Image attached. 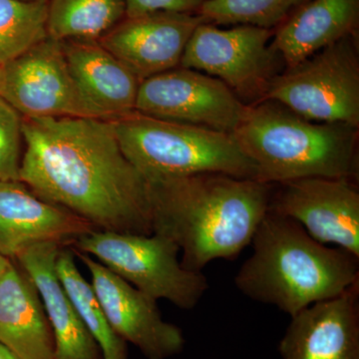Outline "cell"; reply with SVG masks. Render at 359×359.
<instances>
[{"label": "cell", "mask_w": 359, "mask_h": 359, "mask_svg": "<svg viewBox=\"0 0 359 359\" xmlns=\"http://www.w3.org/2000/svg\"><path fill=\"white\" fill-rule=\"evenodd\" d=\"M233 136L263 183L304 178L358 183V128L311 121L282 104L264 100L248 105Z\"/></svg>", "instance_id": "obj_4"}, {"label": "cell", "mask_w": 359, "mask_h": 359, "mask_svg": "<svg viewBox=\"0 0 359 359\" xmlns=\"http://www.w3.org/2000/svg\"><path fill=\"white\" fill-rule=\"evenodd\" d=\"M73 80L90 117L119 119L136 112L140 80L98 40L61 41Z\"/></svg>", "instance_id": "obj_16"}, {"label": "cell", "mask_w": 359, "mask_h": 359, "mask_svg": "<svg viewBox=\"0 0 359 359\" xmlns=\"http://www.w3.org/2000/svg\"><path fill=\"white\" fill-rule=\"evenodd\" d=\"M20 181L97 230L151 235L148 183L127 159L111 120L25 118Z\"/></svg>", "instance_id": "obj_1"}, {"label": "cell", "mask_w": 359, "mask_h": 359, "mask_svg": "<svg viewBox=\"0 0 359 359\" xmlns=\"http://www.w3.org/2000/svg\"><path fill=\"white\" fill-rule=\"evenodd\" d=\"M0 97L25 118L90 117L62 43L50 37L4 65Z\"/></svg>", "instance_id": "obj_11"}, {"label": "cell", "mask_w": 359, "mask_h": 359, "mask_svg": "<svg viewBox=\"0 0 359 359\" xmlns=\"http://www.w3.org/2000/svg\"><path fill=\"white\" fill-rule=\"evenodd\" d=\"M22 115L0 97V181H20Z\"/></svg>", "instance_id": "obj_24"}, {"label": "cell", "mask_w": 359, "mask_h": 359, "mask_svg": "<svg viewBox=\"0 0 359 359\" xmlns=\"http://www.w3.org/2000/svg\"><path fill=\"white\" fill-rule=\"evenodd\" d=\"M264 100L282 104L311 121L359 129L358 35L285 68L271 80Z\"/></svg>", "instance_id": "obj_7"}, {"label": "cell", "mask_w": 359, "mask_h": 359, "mask_svg": "<svg viewBox=\"0 0 359 359\" xmlns=\"http://www.w3.org/2000/svg\"><path fill=\"white\" fill-rule=\"evenodd\" d=\"M247 107L218 78L179 66L140 82L135 111L233 135Z\"/></svg>", "instance_id": "obj_9"}, {"label": "cell", "mask_w": 359, "mask_h": 359, "mask_svg": "<svg viewBox=\"0 0 359 359\" xmlns=\"http://www.w3.org/2000/svg\"><path fill=\"white\" fill-rule=\"evenodd\" d=\"M125 18V0H48L47 35L58 41L99 40Z\"/></svg>", "instance_id": "obj_20"}, {"label": "cell", "mask_w": 359, "mask_h": 359, "mask_svg": "<svg viewBox=\"0 0 359 359\" xmlns=\"http://www.w3.org/2000/svg\"><path fill=\"white\" fill-rule=\"evenodd\" d=\"M26 1H48V0H26Z\"/></svg>", "instance_id": "obj_29"}, {"label": "cell", "mask_w": 359, "mask_h": 359, "mask_svg": "<svg viewBox=\"0 0 359 359\" xmlns=\"http://www.w3.org/2000/svg\"><path fill=\"white\" fill-rule=\"evenodd\" d=\"M72 250L88 269L90 283L116 334L148 359H167L183 351L185 339L181 328L163 320L157 301L89 255Z\"/></svg>", "instance_id": "obj_12"}, {"label": "cell", "mask_w": 359, "mask_h": 359, "mask_svg": "<svg viewBox=\"0 0 359 359\" xmlns=\"http://www.w3.org/2000/svg\"><path fill=\"white\" fill-rule=\"evenodd\" d=\"M72 245L77 252L95 257L115 275L157 302L166 299L189 311L209 290L204 273L184 269L178 245L158 233L96 230L77 238Z\"/></svg>", "instance_id": "obj_6"}, {"label": "cell", "mask_w": 359, "mask_h": 359, "mask_svg": "<svg viewBox=\"0 0 359 359\" xmlns=\"http://www.w3.org/2000/svg\"><path fill=\"white\" fill-rule=\"evenodd\" d=\"M273 30L255 25L222 29L202 22L186 45L180 67L223 81L245 104L259 102L269 83L285 69L271 46Z\"/></svg>", "instance_id": "obj_8"}, {"label": "cell", "mask_w": 359, "mask_h": 359, "mask_svg": "<svg viewBox=\"0 0 359 359\" xmlns=\"http://www.w3.org/2000/svg\"><path fill=\"white\" fill-rule=\"evenodd\" d=\"M269 212L294 221L314 240L359 257L358 183L304 178L273 185Z\"/></svg>", "instance_id": "obj_10"}, {"label": "cell", "mask_w": 359, "mask_h": 359, "mask_svg": "<svg viewBox=\"0 0 359 359\" xmlns=\"http://www.w3.org/2000/svg\"><path fill=\"white\" fill-rule=\"evenodd\" d=\"M0 344L21 359H54V339L32 278L11 264L0 278Z\"/></svg>", "instance_id": "obj_19"}, {"label": "cell", "mask_w": 359, "mask_h": 359, "mask_svg": "<svg viewBox=\"0 0 359 359\" xmlns=\"http://www.w3.org/2000/svg\"><path fill=\"white\" fill-rule=\"evenodd\" d=\"M56 271L85 327L96 342L103 359H126V341L111 327L91 283L85 280L74 261V252L63 247L56 259Z\"/></svg>", "instance_id": "obj_21"}, {"label": "cell", "mask_w": 359, "mask_h": 359, "mask_svg": "<svg viewBox=\"0 0 359 359\" xmlns=\"http://www.w3.org/2000/svg\"><path fill=\"white\" fill-rule=\"evenodd\" d=\"M47 35V1L0 0V62L18 57Z\"/></svg>", "instance_id": "obj_22"}, {"label": "cell", "mask_w": 359, "mask_h": 359, "mask_svg": "<svg viewBox=\"0 0 359 359\" xmlns=\"http://www.w3.org/2000/svg\"><path fill=\"white\" fill-rule=\"evenodd\" d=\"M88 221L40 199L20 181H0V252L9 259L42 243L65 247L96 231Z\"/></svg>", "instance_id": "obj_14"}, {"label": "cell", "mask_w": 359, "mask_h": 359, "mask_svg": "<svg viewBox=\"0 0 359 359\" xmlns=\"http://www.w3.org/2000/svg\"><path fill=\"white\" fill-rule=\"evenodd\" d=\"M198 14L154 13L125 18L98 40L141 81L179 67Z\"/></svg>", "instance_id": "obj_13"}, {"label": "cell", "mask_w": 359, "mask_h": 359, "mask_svg": "<svg viewBox=\"0 0 359 359\" xmlns=\"http://www.w3.org/2000/svg\"><path fill=\"white\" fill-rule=\"evenodd\" d=\"M311 0H205L198 11L215 25H255L275 30Z\"/></svg>", "instance_id": "obj_23"}, {"label": "cell", "mask_w": 359, "mask_h": 359, "mask_svg": "<svg viewBox=\"0 0 359 359\" xmlns=\"http://www.w3.org/2000/svg\"><path fill=\"white\" fill-rule=\"evenodd\" d=\"M4 63L0 62V95H1L2 85H4Z\"/></svg>", "instance_id": "obj_28"}, {"label": "cell", "mask_w": 359, "mask_h": 359, "mask_svg": "<svg viewBox=\"0 0 359 359\" xmlns=\"http://www.w3.org/2000/svg\"><path fill=\"white\" fill-rule=\"evenodd\" d=\"M112 122L123 153L146 180L201 173L257 180L254 162L231 134L138 112Z\"/></svg>", "instance_id": "obj_5"}, {"label": "cell", "mask_w": 359, "mask_h": 359, "mask_svg": "<svg viewBox=\"0 0 359 359\" xmlns=\"http://www.w3.org/2000/svg\"><path fill=\"white\" fill-rule=\"evenodd\" d=\"M205 0H125L126 18L154 13L197 14Z\"/></svg>", "instance_id": "obj_25"}, {"label": "cell", "mask_w": 359, "mask_h": 359, "mask_svg": "<svg viewBox=\"0 0 359 359\" xmlns=\"http://www.w3.org/2000/svg\"><path fill=\"white\" fill-rule=\"evenodd\" d=\"M11 259H9L8 257L4 256V255L0 252V278L4 276V273L8 271V269L11 268Z\"/></svg>", "instance_id": "obj_26"}, {"label": "cell", "mask_w": 359, "mask_h": 359, "mask_svg": "<svg viewBox=\"0 0 359 359\" xmlns=\"http://www.w3.org/2000/svg\"><path fill=\"white\" fill-rule=\"evenodd\" d=\"M358 29L359 0H311L273 30L271 46L294 67Z\"/></svg>", "instance_id": "obj_18"}, {"label": "cell", "mask_w": 359, "mask_h": 359, "mask_svg": "<svg viewBox=\"0 0 359 359\" xmlns=\"http://www.w3.org/2000/svg\"><path fill=\"white\" fill-rule=\"evenodd\" d=\"M290 318L278 346L283 359H359V283Z\"/></svg>", "instance_id": "obj_15"}, {"label": "cell", "mask_w": 359, "mask_h": 359, "mask_svg": "<svg viewBox=\"0 0 359 359\" xmlns=\"http://www.w3.org/2000/svg\"><path fill=\"white\" fill-rule=\"evenodd\" d=\"M65 245L42 243L15 257L36 287L54 339V359H103L100 349L56 271V259Z\"/></svg>", "instance_id": "obj_17"}, {"label": "cell", "mask_w": 359, "mask_h": 359, "mask_svg": "<svg viewBox=\"0 0 359 359\" xmlns=\"http://www.w3.org/2000/svg\"><path fill=\"white\" fill-rule=\"evenodd\" d=\"M0 359H21L16 354L11 353L6 346L0 344Z\"/></svg>", "instance_id": "obj_27"}, {"label": "cell", "mask_w": 359, "mask_h": 359, "mask_svg": "<svg viewBox=\"0 0 359 359\" xmlns=\"http://www.w3.org/2000/svg\"><path fill=\"white\" fill-rule=\"evenodd\" d=\"M153 233L182 252L184 269L203 273L216 259H236L269 211L273 185L201 173L146 180Z\"/></svg>", "instance_id": "obj_2"}, {"label": "cell", "mask_w": 359, "mask_h": 359, "mask_svg": "<svg viewBox=\"0 0 359 359\" xmlns=\"http://www.w3.org/2000/svg\"><path fill=\"white\" fill-rule=\"evenodd\" d=\"M250 245L252 256L238 269L236 287L290 318L359 283V257L320 244L299 224L275 212H266Z\"/></svg>", "instance_id": "obj_3"}]
</instances>
